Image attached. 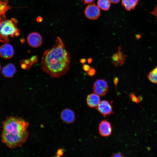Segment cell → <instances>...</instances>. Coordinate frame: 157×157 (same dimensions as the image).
<instances>
[{
	"label": "cell",
	"mask_w": 157,
	"mask_h": 157,
	"mask_svg": "<svg viewBox=\"0 0 157 157\" xmlns=\"http://www.w3.org/2000/svg\"><path fill=\"white\" fill-rule=\"evenodd\" d=\"M112 157H124V156L121 153H115V154H114L112 155L111 156Z\"/></svg>",
	"instance_id": "obj_27"
},
{
	"label": "cell",
	"mask_w": 157,
	"mask_h": 157,
	"mask_svg": "<svg viewBox=\"0 0 157 157\" xmlns=\"http://www.w3.org/2000/svg\"><path fill=\"white\" fill-rule=\"evenodd\" d=\"M8 0H0V19H6L5 13L11 8V7L8 5Z\"/></svg>",
	"instance_id": "obj_13"
},
{
	"label": "cell",
	"mask_w": 157,
	"mask_h": 157,
	"mask_svg": "<svg viewBox=\"0 0 157 157\" xmlns=\"http://www.w3.org/2000/svg\"><path fill=\"white\" fill-rule=\"evenodd\" d=\"M16 71V68L15 65L12 63H10L3 67L2 73L5 77L10 78L14 76Z\"/></svg>",
	"instance_id": "obj_12"
},
{
	"label": "cell",
	"mask_w": 157,
	"mask_h": 157,
	"mask_svg": "<svg viewBox=\"0 0 157 157\" xmlns=\"http://www.w3.org/2000/svg\"><path fill=\"white\" fill-rule=\"evenodd\" d=\"M96 108L104 117L113 113L112 105L106 100H104L100 101Z\"/></svg>",
	"instance_id": "obj_6"
},
{
	"label": "cell",
	"mask_w": 157,
	"mask_h": 157,
	"mask_svg": "<svg viewBox=\"0 0 157 157\" xmlns=\"http://www.w3.org/2000/svg\"><path fill=\"white\" fill-rule=\"evenodd\" d=\"M63 154V150L62 149H58L56 153V155L58 156H62Z\"/></svg>",
	"instance_id": "obj_25"
},
{
	"label": "cell",
	"mask_w": 157,
	"mask_h": 157,
	"mask_svg": "<svg viewBox=\"0 0 157 157\" xmlns=\"http://www.w3.org/2000/svg\"><path fill=\"white\" fill-rule=\"evenodd\" d=\"M119 79L117 77H115L113 79V82L114 85L116 88L117 87V85L119 81Z\"/></svg>",
	"instance_id": "obj_26"
},
{
	"label": "cell",
	"mask_w": 157,
	"mask_h": 157,
	"mask_svg": "<svg viewBox=\"0 0 157 157\" xmlns=\"http://www.w3.org/2000/svg\"><path fill=\"white\" fill-rule=\"evenodd\" d=\"M80 61L81 63L84 64L86 62V59L85 58H81L80 59Z\"/></svg>",
	"instance_id": "obj_30"
},
{
	"label": "cell",
	"mask_w": 157,
	"mask_h": 157,
	"mask_svg": "<svg viewBox=\"0 0 157 157\" xmlns=\"http://www.w3.org/2000/svg\"><path fill=\"white\" fill-rule=\"evenodd\" d=\"M121 48L119 47L118 48V51L117 52L118 53L119 59V66H122L124 64L127 56L123 53L121 50Z\"/></svg>",
	"instance_id": "obj_17"
},
{
	"label": "cell",
	"mask_w": 157,
	"mask_h": 157,
	"mask_svg": "<svg viewBox=\"0 0 157 157\" xmlns=\"http://www.w3.org/2000/svg\"><path fill=\"white\" fill-rule=\"evenodd\" d=\"M111 59L112 63L116 67L119 65V59L118 55L116 52L113 54L110 57Z\"/></svg>",
	"instance_id": "obj_18"
},
{
	"label": "cell",
	"mask_w": 157,
	"mask_h": 157,
	"mask_svg": "<svg viewBox=\"0 0 157 157\" xmlns=\"http://www.w3.org/2000/svg\"><path fill=\"white\" fill-rule=\"evenodd\" d=\"M36 21L37 22L40 23L42 22L43 21L42 18L40 16L36 18Z\"/></svg>",
	"instance_id": "obj_28"
},
{
	"label": "cell",
	"mask_w": 157,
	"mask_h": 157,
	"mask_svg": "<svg viewBox=\"0 0 157 157\" xmlns=\"http://www.w3.org/2000/svg\"><path fill=\"white\" fill-rule=\"evenodd\" d=\"M27 41L30 46L32 47L37 48L42 45V38L39 33L33 32L30 33L28 36Z\"/></svg>",
	"instance_id": "obj_5"
},
{
	"label": "cell",
	"mask_w": 157,
	"mask_h": 157,
	"mask_svg": "<svg viewBox=\"0 0 157 157\" xmlns=\"http://www.w3.org/2000/svg\"><path fill=\"white\" fill-rule=\"evenodd\" d=\"M92 59L91 58H88L87 60V61L88 63L89 64L91 63L92 62Z\"/></svg>",
	"instance_id": "obj_32"
},
{
	"label": "cell",
	"mask_w": 157,
	"mask_h": 157,
	"mask_svg": "<svg viewBox=\"0 0 157 157\" xmlns=\"http://www.w3.org/2000/svg\"><path fill=\"white\" fill-rule=\"evenodd\" d=\"M1 65L0 64V72L1 71Z\"/></svg>",
	"instance_id": "obj_33"
},
{
	"label": "cell",
	"mask_w": 157,
	"mask_h": 157,
	"mask_svg": "<svg viewBox=\"0 0 157 157\" xmlns=\"http://www.w3.org/2000/svg\"><path fill=\"white\" fill-rule=\"evenodd\" d=\"M110 2L113 3H118L120 0H109Z\"/></svg>",
	"instance_id": "obj_31"
},
{
	"label": "cell",
	"mask_w": 157,
	"mask_h": 157,
	"mask_svg": "<svg viewBox=\"0 0 157 157\" xmlns=\"http://www.w3.org/2000/svg\"><path fill=\"white\" fill-rule=\"evenodd\" d=\"M139 0H122V3L128 11L134 9L138 4Z\"/></svg>",
	"instance_id": "obj_14"
},
{
	"label": "cell",
	"mask_w": 157,
	"mask_h": 157,
	"mask_svg": "<svg viewBox=\"0 0 157 157\" xmlns=\"http://www.w3.org/2000/svg\"><path fill=\"white\" fill-rule=\"evenodd\" d=\"M17 27V21L15 18L10 19H0V42L4 43L9 42V37L13 38L20 34Z\"/></svg>",
	"instance_id": "obj_3"
},
{
	"label": "cell",
	"mask_w": 157,
	"mask_h": 157,
	"mask_svg": "<svg viewBox=\"0 0 157 157\" xmlns=\"http://www.w3.org/2000/svg\"><path fill=\"white\" fill-rule=\"evenodd\" d=\"M86 16L91 19H97L100 14V10L98 6L94 3L88 5L85 11Z\"/></svg>",
	"instance_id": "obj_7"
},
{
	"label": "cell",
	"mask_w": 157,
	"mask_h": 157,
	"mask_svg": "<svg viewBox=\"0 0 157 157\" xmlns=\"http://www.w3.org/2000/svg\"><path fill=\"white\" fill-rule=\"evenodd\" d=\"M70 54L62 39L57 37L52 47L45 50L41 58L42 69L53 78L65 75L69 70Z\"/></svg>",
	"instance_id": "obj_1"
},
{
	"label": "cell",
	"mask_w": 157,
	"mask_h": 157,
	"mask_svg": "<svg viewBox=\"0 0 157 157\" xmlns=\"http://www.w3.org/2000/svg\"><path fill=\"white\" fill-rule=\"evenodd\" d=\"M29 125L28 122L21 118L7 117L2 122V142L12 149L21 147L28 138Z\"/></svg>",
	"instance_id": "obj_2"
},
{
	"label": "cell",
	"mask_w": 157,
	"mask_h": 157,
	"mask_svg": "<svg viewBox=\"0 0 157 157\" xmlns=\"http://www.w3.org/2000/svg\"><path fill=\"white\" fill-rule=\"evenodd\" d=\"M31 63L33 65L36 63L38 60V57L37 55L34 56L30 58Z\"/></svg>",
	"instance_id": "obj_22"
},
{
	"label": "cell",
	"mask_w": 157,
	"mask_h": 157,
	"mask_svg": "<svg viewBox=\"0 0 157 157\" xmlns=\"http://www.w3.org/2000/svg\"><path fill=\"white\" fill-rule=\"evenodd\" d=\"M83 70L86 72H88L90 69V65L87 64H84L82 67Z\"/></svg>",
	"instance_id": "obj_24"
},
{
	"label": "cell",
	"mask_w": 157,
	"mask_h": 157,
	"mask_svg": "<svg viewBox=\"0 0 157 157\" xmlns=\"http://www.w3.org/2000/svg\"><path fill=\"white\" fill-rule=\"evenodd\" d=\"M60 118L62 121L67 124H71L76 119L75 115L72 110L66 108L64 109L60 114Z\"/></svg>",
	"instance_id": "obj_8"
},
{
	"label": "cell",
	"mask_w": 157,
	"mask_h": 157,
	"mask_svg": "<svg viewBox=\"0 0 157 157\" xmlns=\"http://www.w3.org/2000/svg\"><path fill=\"white\" fill-rule=\"evenodd\" d=\"M99 133L103 137L109 136L112 133V128L110 123L108 121L105 120L101 121L98 127Z\"/></svg>",
	"instance_id": "obj_9"
},
{
	"label": "cell",
	"mask_w": 157,
	"mask_h": 157,
	"mask_svg": "<svg viewBox=\"0 0 157 157\" xmlns=\"http://www.w3.org/2000/svg\"><path fill=\"white\" fill-rule=\"evenodd\" d=\"M150 13L155 17L157 21V2L153 10Z\"/></svg>",
	"instance_id": "obj_23"
},
{
	"label": "cell",
	"mask_w": 157,
	"mask_h": 157,
	"mask_svg": "<svg viewBox=\"0 0 157 157\" xmlns=\"http://www.w3.org/2000/svg\"><path fill=\"white\" fill-rule=\"evenodd\" d=\"M130 99L133 102L138 103L142 100V98L141 96L137 97L133 93H131L129 94Z\"/></svg>",
	"instance_id": "obj_19"
},
{
	"label": "cell",
	"mask_w": 157,
	"mask_h": 157,
	"mask_svg": "<svg viewBox=\"0 0 157 157\" xmlns=\"http://www.w3.org/2000/svg\"><path fill=\"white\" fill-rule=\"evenodd\" d=\"M108 88L107 82L103 79L96 80L93 84V87L94 93L101 97L106 95L108 90Z\"/></svg>",
	"instance_id": "obj_4"
},
{
	"label": "cell",
	"mask_w": 157,
	"mask_h": 157,
	"mask_svg": "<svg viewBox=\"0 0 157 157\" xmlns=\"http://www.w3.org/2000/svg\"><path fill=\"white\" fill-rule=\"evenodd\" d=\"M98 7L101 9L108 10L110 8V2L109 0H98L97 2Z\"/></svg>",
	"instance_id": "obj_15"
},
{
	"label": "cell",
	"mask_w": 157,
	"mask_h": 157,
	"mask_svg": "<svg viewBox=\"0 0 157 157\" xmlns=\"http://www.w3.org/2000/svg\"><path fill=\"white\" fill-rule=\"evenodd\" d=\"M14 53V48L10 44L6 43L0 47V56L4 58L8 59L11 58Z\"/></svg>",
	"instance_id": "obj_10"
},
{
	"label": "cell",
	"mask_w": 157,
	"mask_h": 157,
	"mask_svg": "<svg viewBox=\"0 0 157 157\" xmlns=\"http://www.w3.org/2000/svg\"><path fill=\"white\" fill-rule=\"evenodd\" d=\"M85 4L91 3L94 0H83Z\"/></svg>",
	"instance_id": "obj_29"
},
{
	"label": "cell",
	"mask_w": 157,
	"mask_h": 157,
	"mask_svg": "<svg viewBox=\"0 0 157 157\" xmlns=\"http://www.w3.org/2000/svg\"><path fill=\"white\" fill-rule=\"evenodd\" d=\"M20 62L23 63L25 64L27 66L28 70L33 65L30 59L22 60Z\"/></svg>",
	"instance_id": "obj_20"
},
{
	"label": "cell",
	"mask_w": 157,
	"mask_h": 157,
	"mask_svg": "<svg viewBox=\"0 0 157 157\" xmlns=\"http://www.w3.org/2000/svg\"><path fill=\"white\" fill-rule=\"evenodd\" d=\"M96 73V70L93 68H91L88 72V74L90 76H92L95 75Z\"/></svg>",
	"instance_id": "obj_21"
},
{
	"label": "cell",
	"mask_w": 157,
	"mask_h": 157,
	"mask_svg": "<svg viewBox=\"0 0 157 157\" xmlns=\"http://www.w3.org/2000/svg\"><path fill=\"white\" fill-rule=\"evenodd\" d=\"M147 77L151 82L157 84V66L149 72Z\"/></svg>",
	"instance_id": "obj_16"
},
{
	"label": "cell",
	"mask_w": 157,
	"mask_h": 157,
	"mask_svg": "<svg viewBox=\"0 0 157 157\" xmlns=\"http://www.w3.org/2000/svg\"><path fill=\"white\" fill-rule=\"evenodd\" d=\"M86 103L91 108L96 107L100 101L99 96L95 93L89 94L86 98Z\"/></svg>",
	"instance_id": "obj_11"
}]
</instances>
